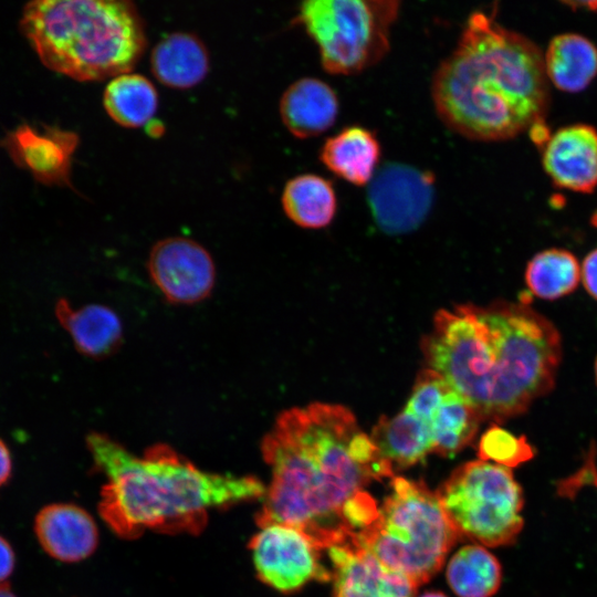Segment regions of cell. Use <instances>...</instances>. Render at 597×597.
Here are the masks:
<instances>
[{"instance_id":"obj_15","label":"cell","mask_w":597,"mask_h":597,"mask_svg":"<svg viewBox=\"0 0 597 597\" xmlns=\"http://www.w3.org/2000/svg\"><path fill=\"white\" fill-rule=\"evenodd\" d=\"M543 164L557 186L591 191L597 186V130L584 124L559 128L545 143Z\"/></svg>"},{"instance_id":"obj_13","label":"cell","mask_w":597,"mask_h":597,"mask_svg":"<svg viewBox=\"0 0 597 597\" xmlns=\"http://www.w3.org/2000/svg\"><path fill=\"white\" fill-rule=\"evenodd\" d=\"M334 597H415L417 585L353 541L328 548Z\"/></svg>"},{"instance_id":"obj_18","label":"cell","mask_w":597,"mask_h":597,"mask_svg":"<svg viewBox=\"0 0 597 597\" xmlns=\"http://www.w3.org/2000/svg\"><path fill=\"white\" fill-rule=\"evenodd\" d=\"M55 315L76 349L87 357H106L122 343V322L107 306L88 304L74 308L66 300H59Z\"/></svg>"},{"instance_id":"obj_5","label":"cell","mask_w":597,"mask_h":597,"mask_svg":"<svg viewBox=\"0 0 597 597\" xmlns=\"http://www.w3.org/2000/svg\"><path fill=\"white\" fill-rule=\"evenodd\" d=\"M20 28L51 71L81 82L132 72L146 48L143 19L127 0H38Z\"/></svg>"},{"instance_id":"obj_19","label":"cell","mask_w":597,"mask_h":597,"mask_svg":"<svg viewBox=\"0 0 597 597\" xmlns=\"http://www.w3.org/2000/svg\"><path fill=\"white\" fill-rule=\"evenodd\" d=\"M380 144L363 126H348L328 137L320 151L322 164L337 177L355 186L368 185L377 171Z\"/></svg>"},{"instance_id":"obj_34","label":"cell","mask_w":597,"mask_h":597,"mask_svg":"<svg viewBox=\"0 0 597 597\" xmlns=\"http://www.w3.org/2000/svg\"><path fill=\"white\" fill-rule=\"evenodd\" d=\"M591 222L597 227V211L596 213L594 214L593 219H591Z\"/></svg>"},{"instance_id":"obj_6","label":"cell","mask_w":597,"mask_h":597,"mask_svg":"<svg viewBox=\"0 0 597 597\" xmlns=\"http://www.w3.org/2000/svg\"><path fill=\"white\" fill-rule=\"evenodd\" d=\"M376 521L350 541L419 586L441 568L460 537L425 483L394 476Z\"/></svg>"},{"instance_id":"obj_14","label":"cell","mask_w":597,"mask_h":597,"mask_svg":"<svg viewBox=\"0 0 597 597\" xmlns=\"http://www.w3.org/2000/svg\"><path fill=\"white\" fill-rule=\"evenodd\" d=\"M33 531L42 549L63 563L90 557L98 545V528L92 515L73 503H52L35 515Z\"/></svg>"},{"instance_id":"obj_32","label":"cell","mask_w":597,"mask_h":597,"mask_svg":"<svg viewBox=\"0 0 597 597\" xmlns=\"http://www.w3.org/2000/svg\"><path fill=\"white\" fill-rule=\"evenodd\" d=\"M0 597H18L11 589L9 584L0 586Z\"/></svg>"},{"instance_id":"obj_35","label":"cell","mask_w":597,"mask_h":597,"mask_svg":"<svg viewBox=\"0 0 597 597\" xmlns=\"http://www.w3.org/2000/svg\"><path fill=\"white\" fill-rule=\"evenodd\" d=\"M595 376H596V383H597V358H596V362H595Z\"/></svg>"},{"instance_id":"obj_27","label":"cell","mask_w":597,"mask_h":597,"mask_svg":"<svg viewBox=\"0 0 597 597\" xmlns=\"http://www.w3.org/2000/svg\"><path fill=\"white\" fill-rule=\"evenodd\" d=\"M478 457L482 461L492 460L495 464L512 469L534 457V449L525 436H514L492 423L481 436Z\"/></svg>"},{"instance_id":"obj_16","label":"cell","mask_w":597,"mask_h":597,"mask_svg":"<svg viewBox=\"0 0 597 597\" xmlns=\"http://www.w3.org/2000/svg\"><path fill=\"white\" fill-rule=\"evenodd\" d=\"M280 116L286 129L301 139L315 137L336 122L339 102L336 92L316 77H302L282 94Z\"/></svg>"},{"instance_id":"obj_8","label":"cell","mask_w":597,"mask_h":597,"mask_svg":"<svg viewBox=\"0 0 597 597\" xmlns=\"http://www.w3.org/2000/svg\"><path fill=\"white\" fill-rule=\"evenodd\" d=\"M437 498L459 537L485 546L515 542L523 527V491L511 469L476 460L457 468Z\"/></svg>"},{"instance_id":"obj_26","label":"cell","mask_w":597,"mask_h":597,"mask_svg":"<svg viewBox=\"0 0 597 597\" xmlns=\"http://www.w3.org/2000/svg\"><path fill=\"white\" fill-rule=\"evenodd\" d=\"M580 277V266L575 255L561 249L535 254L525 272L528 290L544 300H556L572 293Z\"/></svg>"},{"instance_id":"obj_4","label":"cell","mask_w":597,"mask_h":597,"mask_svg":"<svg viewBox=\"0 0 597 597\" xmlns=\"http://www.w3.org/2000/svg\"><path fill=\"white\" fill-rule=\"evenodd\" d=\"M87 449L104 474L98 512L121 538L145 531L197 535L211 510L261 500L266 488L255 476L199 469L167 444L136 455L112 438L91 433Z\"/></svg>"},{"instance_id":"obj_1","label":"cell","mask_w":597,"mask_h":597,"mask_svg":"<svg viewBox=\"0 0 597 597\" xmlns=\"http://www.w3.org/2000/svg\"><path fill=\"white\" fill-rule=\"evenodd\" d=\"M261 450L271 482L256 525L295 527L320 549L347 543L370 526L379 507L366 488L394 478L392 465L342 405L313 402L283 411Z\"/></svg>"},{"instance_id":"obj_25","label":"cell","mask_w":597,"mask_h":597,"mask_svg":"<svg viewBox=\"0 0 597 597\" xmlns=\"http://www.w3.org/2000/svg\"><path fill=\"white\" fill-rule=\"evenodd\" d=\"M481 421L476 409L452 388L431 421L433 452L447 458L454 457L472 442Z\"/></svg>"},{"instance_id":"obj_24","label":"cell","mask_w":597,"mask_h":597,"mask_svg":"<svg viewBox=\"0 0 597 597\" xmlns=\"http://www.w3.org/2000/svg\"><path fill=\"white\" fill-rule=\"evenodd\" d=\"M447 579L459 597H491L500 588L499 561L480 545H467L450 559Z\"/></svg>"},{"instance_id":"obj_10","label":"cell","mask_w":597,"mask_h":597,"mask_svg":"<svg viewBox=\"0 0 597 597\" xmlns=\"http://www.w3.org/2000/svg\"><path fill=\"white\" fill-rule=\"evenodd\" d=\"M368 186L371 216L378 228L388 234L416 230L432 206L433 176L410 165L387 164L376 171Z\"/></svg>"},{"instance_id":"obj_11","label":"cell","mask_w":597,"mask_h":597,"mask_svg":"<svg viewBox=\"0 0 597 597\" xmlns=\"http://www.w3.org/2000/svg\"><path fill=\"white\" fill-rule=\"evenodd\" d=\"M148 271L163 295L179 304L205 300L216 280L210 253L195 240L184 237L158 241L150 251Z\"/></svg>"},{"instance_id":"obj_12","label":"cell","mask_w":597,"mask_h":597,"mask_svg":"<svg viewBox=\"0 0 597 597\" xmlns=\"http://www.w3.org/2000/svg\"><path fill=\"white\" fill-rule=\"evenodd\" d=\"M77 145L78 137L73 132L52 126L40 130L27 124L3 140L12 160L48 186H71V163Z\"/></svg>"},{"instance_id":"obj_2","label":"cell","mask_w":597,"mask_h":597,"mask_svg":"<svg viewBox=\"0 0 597 597\" xmlns=\"http://www.w3.org/2000/svg\"><path fill=\"white\" fill-rule=\"evenodd\" d=\"M421 349L429 368L468 400L482 420L525 412L554 386L562 358L558 331L524 303L440 310Z\"/></svg>"},{"instance_id":"obj_29","label":"cell","mask_w":597,"mask_h":597,"mask_svg":"<svg viewBox=\"0 0 597 597\" xmlns=\"http://www.w3.org/2000/svg\"><path fill=\"white\" fill-rule=\"evenodd\" d=\"M580 274L586 291L597 300V249L585 258Z\"/></svg>"},{"instance_id":"obj_33","label":"cell","mask_w":597,"mask_h":597,"mask_svg":"<svg viewBox=\"0 0 597 597\" xmlns=\"http://www.w3.org/2000/svg\"><path fill=\"white\" fill-rule=\"evenodd\" d=\"M420 597H447V596L440 591H429L421 595Z\"/></svg>"},{"instance_id":"obj_7","label":"cell","mask_w":597,"mask_h":597,"mask_svg":"<svg viewBox=\"0 0 597 597\" xmlns=\"http://www.w3.org/2000/svg\"><path fill=\"white\" fill-rule=\"evenodd\" d=\"M399 9L397 0H310L300 4L295 22L317 45L327 73L352 75L387 54Z\"/></svg>"},{"instance_id":"obj_17","label":"cell","mask_w":597,"mask_h":597,"mask_svg":"<svg viewBox=\"0 0 597 597\" xmlns=\"http://www.w3.org/2000/svg\"><path fill=\"white\" fill-rule=\"evenodd\" d=\"M209 67L208 50L192 33H170L150 53L153 75L169 88L188 90L198 85L207 76Z\"/></svg>"},{"instance_id":"obj_30","label":"cell","mask_w":597,"mask_h":597,"mask_svg":"<svg viewBox=\"0 0 597 597\" xmlns=\"http://www.w3.org/2000/svg\"><path fill=\"white\" fill-rule=\"evenodd\" d=\"M15 568V553L7 538L0 535V586L7 580Z\"/></svg>"},{"instance_id":"obj_31","label":"cell","mask_w":597,"mask_h":597,"mask_svg":"<svg viewBox=\"0 0 597 597\" xmlns=\"http://www.w3.org/2000/svg\"><path fill=\"white\" fill-rule=\"evenodd\" d=\"M13 463L8 444L0 438V488L4 486L12 476Z\"/></svg>"},{"instance_id":"obj_22","label":"cell","mask_w":597,"mask_h":597,"mask_svg":"<svg viewBox=\"0 0 597 597\" xmlns=\"http://www.w3.org/2000/svg\"><path fill=\"white\" fill-rule=\"evenodd\" d=\"M281 202L286 217L306 229L328 226L337 210V198L332 182L315 174L291 178L283 188Z\"/></svg>"},{"instance_id":"obj_20","label":"cell","mask_w":597,"mask_h":597,"mask_svg":"<svg viewBox=\"0 0 597 597\" xmlns=\"http://www.w3.org/2000/svg\"><path fill=\"white\" fill-rule=\"evenodd\" d=\"M370 438L394 470L411 467L434 451L431 425L405 409L391 418L383 416Z\"/></svg>"},{"instance_id":"obj_3","label":"cell","mask_w":597,"mask_h":597,"mask_svg":"<svg viewBox=\"0 0 597 597\" xmlns=\"http://www.w3.org/2000/svg\"><path fill=\"white\" fill-rule=\"evenodd\" d=\"M546 78L544 56L532 41L474 11L436 70L431 97L451 130L475 140H503L542 122Z\"/></svg>"},{"instance_id":"obj_21","label":"cell","mask_w":597,"mask_h":597,"mask_svg":"<svg viewBox=\"0 0 597 597\" xmlns=\"http://www.w3.org/2000/svg\"><path fill=\"white\" fill-rule=\"evenodd\" d=\"M544 65L547 77L555 86L578 92L597 74V48L580 34H558L548 44Z\"/></svg>"},{"instance_id":"obj_28","label":"cell","mask_w":597,"mask_h":597,"mask_svg":"<svg viewBox=\"0 0 597 597\" xmlns=\"http://www.w3.org/2000/svg\"><path fill=\"white\" fill-rule=\"evenodd\" d=\"M451 390V385L428 367L419 373L405 410L431 425L434 413Z\"/></svg>"},{"instance_id":"obj_9","label":"cell","mask_w":597,"mask_h":597,"mask_svg":"<svg viewBox=\"0 0 597 597\" xmlns=\"http://www.w3.org/2000/svg\"><path fill=\"white\" fill-rule=\"evenodd\" d=\"M258 578L273 589L291 594L308 582L332 578L320 562V548L301 531L284 524L260 527L248 545Z\"/></svg>"},{"instance_id":"obj_23","label":"cell","mask_w":597,"mask_h":597,"mask_svg":"<svg viewBox=\"0 0 597 597\" xmlns=\"http://www.w3.org/2000/svg\"><path fill=\"white\" fill-rule=\"evenodd\" d=\"M107 115L119 126L138 128L147 125L158 107L154 84L138 73H124L108 81L103 93Z\"/></svg>"}]
</instances>
